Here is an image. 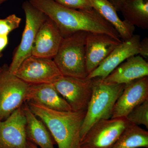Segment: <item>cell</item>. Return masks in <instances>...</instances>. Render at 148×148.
<instances>
[{
    "mask_svg": "<svg viewBox=\"0 0 148 148\" xmlns=\"http://www.w3.org/2000/svg\"><path fill=\"white\" fill-rule=\"evenodd\" d=\"M148 76V63L140 55L127 58L108 76L105 82L127 84L138 79Z\"/></svg>",
    "mask_w": 148,
    "mask_h": 148,
    "instance_id": "cell-15",
    "label": "cell"
},
{
    "mask_svg": "<svg viewBox=\"0 0 148 148\" xmlns=\"http://www.w3.org/2000/svg\"><path fill=\"white\" fill-rule=\"evenodd\" d=\"M86 32H75L64 37L53 58L62 75L85 78L88 74L86 66Z\"/></svg>",
    "mask_w": 148,
    "mask_h": 148,
    "instance_id": "cell-4",
    "label": "cell"
},
{
    "mask_svg": "<svg viewBox=\"0 0 148 148\" xmlns=\"http://www.w3.org/2000/svg\"><path fill=\"white\" fill-rule=\"evenodd\" d=\"M59 4L74 10H91L92 8L89 0H54Z\"/></svg>",
    "mask_w": 148,
    "mask_h": 148,
    "instance_id": "cell-23",
    "label": "cell"
},
{
    "mask_svg": "<svg viewBox=\"0 0 148 148\" xmlns=\"http://www.w3.org/2000/svg\"><path fill=\"white\" fill-rule=\"evenodd\" d=\"M22 8L26 16V23L21 42L13 56L8 70L16 73L21 63L32 55V49L39 29L48 16L29 1L23 3Z\"/></svg>",
    "mask_w": 148,
    "mask_h": 148,
    "instance_id": "cell-5",
    "label": "cell"
},
{
    "mask_svg": "<svg viewBox=\"0 0 148 148\" xmlns=\"http://www.w3.org/2000/svg\"><path fill=\"white\" fill-rule=\"evenodd\" d=\"M21 20V18L15 14L0 19V35L8 36L10 32L19 27Z\"/></svg>",
    "mask_w": 148,
    "mask_h": 148,
    "instance_id": "cell-22",
    "label": "cell"
},
{
    "mask_svg": "<svg viewBox=\"0 0 148 148\" xmlns=\"http://www.w3.org/2000/svg\"><path fill=\"white\" fill-rule=\"evenodd\" d=\"M52 84L72 111H86L92 95V79L62 76Z\"/></svg>",
    "mask_w": 148,
    "mask_h": 148,
    "instance_id": "cell-8",
    "label": "cell"
},
{
    "mask_svg": "<svg viewBox=\"0 0 148 148\" xmlns=\"http://www.w3.org/2000/svg\"><path fill=\"white\" fill-rule=\"evenodd\" d=\"M122 41L106 34L86 32L85 58L88 75L96 69Z\"/></svg>",
    "mask_w": 148,
    "mask_h": 148,
    "instance_id": "cell-11",
    "label": "cell"
},
{
    "mask_svg": "<svg viewBox=\"0 0 148 148\" xmlns=\"http://www.w3.org/2000/svg\"><path fill=\"white\" fill-rule=\"evenodd\" d=\"M125 118L130 123L143 125L148 129V99L135 107Z\"/></svg>",
    "mask_w": 148,
    "mask_h": 148,
    "instance_id": "cell-21",
    "label": "cell"
},
{
    "mask_svg": "<svg viewBox=\"0 0 148 148\" xmlns=\"http://www.w3.org/2000/svg\"><path fill=\"white\" fill-rule=\"evenodd\" d=\"M15 75L29 84H53L63 76L53 59L32 55L23 61Z\"/></svg>",
    "mask_w": 148,
    "mask_h": 148,
    "instance_id": "cell-9",
    "label": "cell"
},
{
    "mask_svg": "<svg viewBox=\"0 0 148 148\" xmlns=\"http://www.w3.org/2000/svg\"><path fill=\"white\" fill-rule=\"evenodd\" d=\"M26 123L22 106L0 121V148H27Z\"/></svg>",
    "mask_w": 148,
    "mask_h": 148,
    "instance_id": "cell-10",
    "label": "cell"
},
{
    "mask_svg": "<svg viewBox=\"0 0 148 148\" xmlns=\"http://www.w3.org/2000/svg\"><path fill=\"white\" fill-rule=\"evenodd\" d=\"M27 148H39L38 146L27 140Z\"/></svg>",
    "mask_w": 148,
    "mask_h": 148,
    "instance_id": "cell-27",
    "label": "cell"
},
{
    "mask_svg": "<svg viewBox=\"0 0 148 148\" xmlns=\"http://www.w3.org/2000/svg\"><path fill=\"white\" fill-rule=\"evenodd\" d=\"M8 36L0 35V58L3 56V51L8 44Z\"/></svg>",
    "mask_w": 148,
    "mask_h": 148,
    "instance_id": "cell-25",
    "label": "cell"
},
{
    "mask_svg": "<svg viewBox=\"0 0 148 148\" xmlns=\"http://www.w3.org/2000/svg\"><path fill=\"white\" fill-rule=\"evenodd\" d=\"M29 84L18 78L4 65L0 76V121L6 119L26 102Z\"/></svg>",
    "mask_w": 148,
    "mask_h": 148,
    "instance_id": "cell-6",
    "label": "cell"
},
{
    "mask_svg": "<svg viewBox=\"0 0 148 148\" xmlns=\"http://www.w3.org/2000/svg\"><path fill=\"white\" fill-rule=\"evenodd\" d=\"M3 70V66H1V67L0 66V76H1V75Z\"/></svg>",
    "mask_w": 148,
    "mask_h": 148,
    "instance_id": "cell-28",
    "label": "cell"
},
{
    "mask_svg": "<svg viewBox=\"0 0 148 148\" xmlns=\"http://www.w3.org/2000/svg\"><path fill=\"white\" fill-rule=\"evenodd\" d=\"M6 0H0V5L2 3H3Z\"/></svg>",
    "mask_w": 148,
    "mask_h": 148,
    "instance_id": "cell-29",
    "label": "cell"
},
{
    "mask_svg": "<svg viewBox=\"0 0 148 148\" xmlns=\"http://www.w3.org/2000/svg\"><path fill=\"white\" fill-rule=\"evenodd\" d=\"M30 110L43 122L58 148H79L80 130L86 111H60L32 102Z\"/></svg>",
    "mask_w": 148,
    "mask_h": 148,
    "instance_id": "cell-2",
    "label": "cell"
},
{
    "mask_svg": "<svg viewBox=\"0 0 148 148\" xmlns=\"http://www.w3.org/2000/svg\"><path fill=\"white\" fill-rule=\"evenodd\" d=\"M109 1L114 7L117 11H120L122 7L127 0H109Z\"/></svg>",
    "mask_w": 148,
    "mask_h": 148,
    "instance_id": "cell-26",
    "label": "cell"
},
{
    "mask_svg": "<svg viewBox=\"0 0 148 148\" xmlns=\"http://www.w3.org/2000/svg\"><path fill=\"white\" fill-rule=\"evenodd\" d=\"M124 84L109 83L92 79V93L80 130V141L95 123L112 118L114 106L121 95Z\"/></svg>",
    "mask_w": 148,
    "mask_h": 148,
    "instance_id": "cell-3",
    "label": "cell"
},
{
    "mask_svg": "<svg viewBox=\"0 0 148 148\" xmlns=\"http://www.w3.org/2000/svg\"><path fill=\"white\" fill-rule=\"evenodd\" d=\"M27 102H34L56 110L72 111L69 103L58 93L52 84H29Z\"/></svg>",
    "mask_w": 148,
    "mask_h": 148,
    "instance_id": "cell-16",
    "label": "cell"
},
{
    "mask_svg": "<svg viewBox=\"0 0 148 148\" xmlns=\"http://www.w3.org/2000/svg\"><path fill=\"white\" fill-rule=\"evenodd\" d=\"M22 107L27 121V140L40 148H54L53 138L43 122L33 113L26 102Z\"/></svg>",
    "mask_w": 148,
    "mask_h": 148,
    "instance_id": "cell-17",
    "label": "cell"
},
{
    "mask_svg": "<svg viewBox=\"0 0 148 148\" xmlns=\"http://www.w3.org/2000/svg\"><path fill=\"white\" fill-rule=\"evenodd\" d=\"M56 23L64 37L78 32L102 33L121 41L118 32L95 10H74L54 0H28Z\"/></svg>",
    "mask_w": 148,
    "mask_h": 148,
    "instance_id": "cell-1",
    "label": "cell"
},
{
    "mask_svg": "<svg viewBox=\"0 0 148 148\" xmlns=\"http://www.w3.org/2000/svg\"><path fill=\"white\" fill-rule=\"evenodd\" d=\"M128 123L125 118L99 121L81 140L79 148H112Z\"/></svg>",
    "mask_w": 148,
    "mask_h": 148,
    "instance_id": "cell-7",
    "label": "cell"
},
{
    "mask_svg": "<svg viewBox=\"0 0 148 148\" xmlns=\"http://www.w3.org/2000/svg\"><path fill=\"white\" fill-rule=\"evenodd\" d=\"M63 37L55 22L47 17L39 29L35 39L32 55L53 59Z\"/></svg>",
    "mask_w": 148,
    "mask_h": 148,
    "instance_id": "cell-14",
    "label": "cell"
},
{
    "mask_svg": "<svg viewBox=\"0 0 148 148\" xmlns=\"http://www.w3.org/2000/svg\"><path fill=\"white\" fill-rule=\"evenodd\" d=\"M92 8L111 24L123 41L129 40L134 35L135 27L121 20L117 11L109 0H89Z\"/></svg>",
    "mask_w": 148,
    "mask_h": 148,
    "instance_id": "cell-18",
    "label": "cell"
},
{
    "mask_svg": "<svg viewBox=\"0 0 148 148\" xmlns=\"http://www.w3.org/2000/svg\"><path fill=\"white\" fill-rule=\"evenodd\" d=\"M120 11L128 24L148 29V0H127Z\"/></svg>",
    "mask_w": 148,
    "mask_h": 148,
    "instance_id": "cell-19",
    "label": "cell"
},
{
    "mask_svg": "<svg viewBox=\"0 0 148 148\" xmlns=\"http://www.w3.org/2000/svg\"><path fill=\"white\" fill-rule=\"evenodd\" d=\"M148 99V77L125 85L116 102L111 118H125L135 107Z\"/></svg>",
    "mask_w": 148,
    "mask_h": 148,
    "instance_id": "cell-13",
    "label": "cell"
},
{
    "mask_svg": "<svg viewBox=\"0 0 148 148\" xmlns=\"http://www.w3.org/2000/svg\"><path fill=\"white\" fill-rule=\"evenodd\" d=\"M148 148V132L128 122L112 148Z\"/></svg>",
    "mask_w": 148,
    "mask_h": 148,
    "instance_id": "cell-20",
    "label": "cell"
},
{
    "mask_svg": "<svg viewBox=\"0 0 148 148\" xmlns=\"http://www.w3.org/2000/svg\"><path fill=\"white\" fill-rule=\"evenodd\" d=\"M140 41V36L138 35H133L129 40L122 41L96 69L88 75L87 78L105 79L127 58L139 54Z\"/></svg>",
    "mask_w": 148,
    "mask_h": 148,
    "instance_id": "cell-12",
    "label": "cell"
},
{
    "mask_svg": "<svg viewBox=\"0 0 148 148\" xmlns=\"http://www.w3.org/2000/svg\"><path fill=\"white\" fill-rule=\"evenodd\" d=\"M139 54L143 58H148V38L146 37L140 41L139 46Z\"/></svg>",
    "mask_w": 148,
    "mask_h": 148,
    "instance_id": "cell-24",
    "label": "cell"
}]
</instances>
